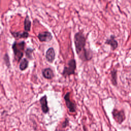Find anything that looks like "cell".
Here are the masks:
<instances>
[{
    "label": "cell",
    "mask_w": 131,
    "mask_h": 131,
    "mask_svg": "<svg viewBox=\"0 0 131 131\" xmlns=\"http://www.w3.org/2000/svg\"><path fill=\"white\" fill-rule=\"evenodd\" d=\"M74 42L76 53L79 58L83 61H88L93 58L92 51L85 48L86 38L82 32H78L74 34Z\"/></svg>",
    "instance_id": "6da1fadb"
},
{
    "label": "cell",
    "mask_w": 131,
    "mask_h": 131,
    "mask_svg": "<svg viewBox=\"0 0 131 131\" xmlns=\"http://www.w3.org/2000/svg\"><path fill=\"white\" fill-rule=\"evenodd\" d=\"M26 42L24 41L17 42L15 41L12 46V49L13 51L14 59L18 62L20 61L24 56V51L25 50Z\"/></svg>",
    "instance_id": "7a4b0ae2"
},
{
    "label": "cell",
    "mask_w": 131,
    "mask_h": 131,
    "mask_svg": "<svg viewBox=\"0 0 131 131\" xmlns=\"http://www.w3.org/2000/svg\"><path fill=\"white\" fill-rule=\"evenodd\" d=\"M68 66H65L61 73L62 75L67 77L71 75L75 74V70L76 69V62L75 59L72 58L70 59L68 62Z\"/></svg>",
    "instance_id": "3957f363"
},
{
    "label": "cell",
    "mask_w": 131,
    "mask_h": 131,
    "mask_svg": "<svg viewBox=\"0 0 131 131\" xmlns=\"http://www.w3.org/2000/svg\"><path fill=\"white\" fill-rule=\"evenodd\" d=\"M112 115L115 120L118 123H122L125 119V116L123 110L119 111L114 108L112 111Z\"/></svg>",
    "instance_id": "277c9868"
},
{
    "label": "cell",
    "mask_w": 131,
    "mask_h": 131,
    "mask_svg": "<svg viewBox=\"0 0 131 131\" xmlns=\"http://www.w3.org/2000/svg\"><path fill=\"white\" fill-rule=\"evenodd\" d=\"M64 100L67 108L71 113H74L76 111V104L71 101L70 99V92H67L64 96Z\"/></svg>",
    "instance_id": "5b68a950"
},
{
    "label": "cell",
    "mask_w": 131,
    "mask_h": 131,
    "mask_svg": "<svg viewBox=\"0 0 131 131\" xmlns=\"http://www.w3.org/2000/svg\"><path fill=\"white\" fill-rule=\"evenodd\" d=\"M37 38L40 42H49L53 39V36L50 32L45 31L38 33Z\"/></svg>",
    "instance_id": "8992f818"
},
{
    "label": "cell",
    "mask_w": 131,
    "mask_h": 131,
    "mask_svg": "<svg viewBox=\"0 0 131 131\" xmlns=\"http://www.w3.org/2000/svg\"><path fill=\"white\" fill-rule=\"evenodd\" d=\"M46 60L50 63H52L55 58V53L53 47L49 48L46 51L45 54Z\"/></svg>",
    "instance_id": "52a82bcc"
},
{
    "label": "cell",
    "mask_w": 131,
    "mask_h": 131,
    "mask_svg": "<svg viewBox=\"0 0 131 131\" xmlns=\"http://www.w3.org/2000/svg\"><path fill=\"white\" fill-rule=\"evenodd\" d=\"M39 102L41 105V108L42 112L45 114H47L49 111V108L48 106L47 96L46 95L43 96L40 98Z\"/></svg>",
    "instance_id": "ba28073f"
},
{
    "label": "cell",
    "mask_w": 131,
    "mask_h": 131,
    "mask_svg": "<svg viewBox=\"0 0 131 131\" xmlns=\"http://www.w3.org/2000/svg\"><path fill=\"white\" fill-rule=\"evenodd\" d=\"M41 73L43 77L47 79H51L54 76L53 71L50 68H46L43 69L41 71Z\"/></svg>",
    "instance_id": "9c48e42d"
},
{
    "label": "cell",
    "mask_w": 131,
    "mask_h": 131,
    "mask_svg": "<svg viewBox=\"0 0 131 131\" xmlns=\"http://www.w3.org/2000/svg\"><path fill=\"white\" fill-rule=\"evenodd\" d=\"M105 43L109 45L113 50H115L118 47V42L115 39V36L113 35H111L110 37L105 40Z\"/></svg>",
    "instance_id": "30bf717a"
},
{
    "label": "cell",
    "mask_w": 131,
    "mask_h": 131,
    "mask_svg": "<svg viewBox=\"0 0 131 131\" xmlns=\"http://www.w3.org/2000/svg\"><path fill=\"white\" fill-rule=\"evenodd\" d=\"M11 35L16 39L19 38H27L29 35L28 32H11Z\"/></svg>",
    "instance_id": "8fae6325"
},
{
    "label": "cell",
    "mask_w": 131,
    "mask_h": 131,
    "mask_svg": "<svg viewBox=\"0 0 131 131\" xmlns=\"http://www.w3.org/2000/svg\"><path fill=\"white\" fill-rule=\"evenodd\" d=\"M31 27V22L29 18L28 15H27L25 18L24 22V30L26 32H28L30 31Z\"/></svg>",
    "instance_id": "7c38bea8"
},
{
    "label": "cell",
    "mask_w": 131,
    "mask_h": 131,
    "mask_svg": "<svg viewBox=\"0 0 131 131\" xmlns=\"http://www.w3.org/2000/svg\"><path fill=\"white\" fill-rule=\"evenodd\" d=\"M29 64V61L27 60V58H23L19 63V69L21 71H24L28 67Z\"/></svg>",
    "instance_id": "4fadbf2b"
},
{
    "label": "cell",
    "mask_w": 131,
    "mask_h": 131,
    "mask_svg": "<svg viewBox=\"0 0 131 131\" xmlns=\"http://www.w3.org/2000/svg\"><path fill=\"white\" fill-rule=\"evenodd\" d=\"M117 71L116 69H113L111 71V81L112 84L114 86H116L117 85Z\"/></svg>",
    "instance_id": "5bb4252c"
},
{
    "label": "cell",
    "mask_w": 131,
    "mask_h": 131,
    "mask_svg": "<svg viewBox=\"0 0 131 131\" xmlns=\"http://www.w3.org/2000/svg\"><path fill=\"white\" fill-rule=\"evenodd\" d=\"M34 50V49L31 48H27L25 51V53L26 57L29 58V59H32V53Z\"/></svg>",
    "instance_id": "9a60e30c"
},
{
    "label": "cell",
    "mask_w": 131,
    "mask_h": 131,
    "mask_svg": "<svg viewBox=\"0 0 131 131\" xmlns=\"http://www.w3.org/2000/svg\"><path fill=\"white\" fill-rule=\"evenodd\" d=\"M4 60L5 61V64L7 66V67L9 68L10 67V59L9 56L8 55L7 53H6L4 56Z\"/></svg>",
    "instance_id": "2e32d148"
},
{
    "label": "cell",
    "mask_w": 131,
    "mask_h": 131,
    "mask_svg": "<svg viewBox=\"0 0 131 131\" xmlns=\"http://www.w3.org/2000/svg\"><path fill=\"white\" fill-rule=\"evenodd\" d=\"M68 124H69V120L68 118H66L62 124V127L63 128L66 127Z\"/></svg>",
    "instance_id": "e0dca14e"
}]
</instances>
